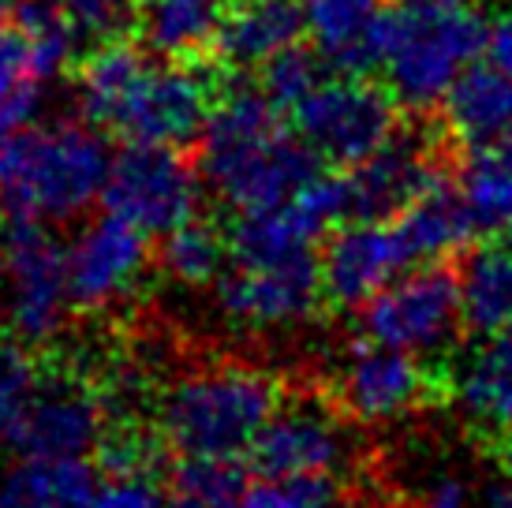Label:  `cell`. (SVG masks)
<instances>
[{
	"mask_svg": "<svg viewBox=\"0 0 512 508\" xmlns=\"http://www.w3.org/2000/svg\"><path fill=\"white\" fill-rule=\"evenodd\" d=\"M307 30L303 0H236L225 8L214 57L225 68H255L299 42Z\"/></svg>",
	"mask_w": 512,
	"mask_h": 508,
	"instance_id": "cell-18",
	"label": "cell"
},
{
	"mask_svg": "<svg viewBox=\"0 0 512 508\" xmlns=\"http://www.w3.org/2000/svg\"><path fill=\"white\" fill-rule=\"evenodd\" d=\"M329 400L348 423H389L415 411L449 408V355H415L359 337L333 370Z\"/></svg>",
	"mask_w": 512,
	"mask_h": 508,
	"instance_id": "cell-5",
	"label": "cell"
},
{
	"mask_svg": "<svg viewBox=\"0 0 512 508\" xmlns=\"http://www.w3.org/2000/svg\"><path fill=\"white\" fill-rule=\"evenodd\" d=\"M486 19L471 0H385L374 53L393 98L408 109L438 105L449 86L483 57Z\"/></svg>",
	"mask_w": 512,
	"mask_h": 508,
	"instance_id": "cell-4",
	"label": "cell"
},
{
	"mask_svg": "<svg viewBox=\"0 0 512 508\" xmlns=\"http://www.w3.org/2000/svg\"><path fill=\"white\" fill-rule=\"evenodd\" d=\"M113 154L94 127H27L0 142V221L72 225L101 202Z\"/></svg>",
	"mask_w": 512,
	"mask_h": 508,
	"instance_id": "cell-3",
	"label": "cell"
},
{
	"mask_svg": "<svg viewBox=\"0 0 512 508\" xmlns=\"http://www.w3.org/2000/svg\"><path fill=\"white\" fill-rule=\"evenodd\" d=\"M393 228H397L412 266L456 258L464 247L479 240L475 228H471L468 206L460 198V184H453V176L427 187L408 210H400L393 217Z\"/></svg>",
	"mask_w": 512,
	"mask_h": 508,
	"instance_id": "cell-19",
	"label": "cell"
},
{
	"mask_svg": "<svg viewBox=\"0 0 512 508\" xmlns=\"http://www.w3.org/2000/svg\"><path fill=\"white\" fill-rule=\"evenodd\" d=\"M385 0H303L307 34L337 75H370L378 68L374 27Z\"/></svg>",
	"mask_w": 512,
	"mask_h": 508,
	"instance_id": "cell-21",
	"label": "cell"
},
{
	"mask_svg": "<svg viewBox=\"0 0 512 508\" xmlns=\"http://www.w3.org/2000/svg\"><path fill=\"white\" fill-rule=\"evenodd\" d=\"M30 389H34V374L30 363L15 352L8 340L0 337V438L12 434L19 411L27 404Z\"/></svg>",
	"mask_w": 512,
	"mask_h": 508,
	"instance_id": "cell-30",
	"label": "cell"
},
{
	"mask_svg": "<svg viewBox=\"0 0 512 508\" xmlns=\"http://www.w3.org/2000/svg\"><path fill=\"white\" fill-rule=\"evenodd\" d=\"M498 240H505V243H509V247H512V221H509V225H505V228H501V236H498Z\"/></svg>",
	"mask_w": 512,
	"mask_h": 508,
	"instance_id": "cell-40",
	"label": "cell"
},
{
	"mask_svg": "<svg viewBox=\"0 0 512 508\" xmlns=\"http://www.w3.org/2000/svg\"><path fill=\"white\" fill-rule=\"evenodd\" d=\"M232 68L217 60L206 68L202 60H169L150 64L128 83L124 94L101 113L98 127L120 135L124 142H154V146H187L202 135L206 116L217 94L225 90Z\"/></svg>",
	"mask_w": 512,
	"mask_h": 508,
	"instance_id": "cell-7",
	"label": "cell"
},
{
	"mask_svg": "<svg viewBox=\"0 0 512 508\" xmlns=\"http://www.w3.org/2000/svg\"><path fill=\"white\" fill-rule=\"evenodd\" d=\"M412 269L393 221H344L318 247L322 299L333 311H359L385 284Z\"/></svg>",
	"mask_w": 512,
	"mask_h": 508,
	"instance_id": "cell-16",
	"label": "cell"
},
{
	"mask_svg": "<svg viewBox=\"0 0 512 508\" xmlns=\"http://www.w3.org/2000/svg\"><path fill=\"white\" fill-rule=\"evenodd\" d=\"M75 314L68 243L49 225L4 221L0 228V318L19 344L45 348Z\"/></svg>",
	"mask_w": 512,
	"mask_h": 508,
	"instance_id": "cell-6",
	"label": "cell"
},
{
	"mask_svg": "<svg viewBox=\"0 0 512 508\" xmlns=\"http://www.w3.org/2000/svg\"><path fill=\"white\" fill-rule=\"evenodd\" d=\"M225 19L221 0H139L135 27L146 53L161 60H202Z\"/></svg>",
	"mask_w": 512,
	"mask_h": 508,
	"instance_id": "cell-23",
	"label": "cell"
},
{
	"mask_svg": "<svg viewBox=\"0 0 512 508\" xmlns=\"http://www.w3.org/2000/svg\"><path fill=\"white\" fill-rule=\"evenodd\" d=\"M359 329L367 340L404 348L415 355H453V340L464 333L460 273L456 258L427 262L415 273H400L374 299L359 307Z\"/></svg>",
	"mask_w": 512,
	"mask_h": 508,
	"instance_id": "cell-8",
	"label": "cell"
},
{
	"mask_svg": "<svg viewBox=\"0 0 512 508\" xmlns=\"http://www.w3.org/2000/svg\"><path fill=\"white\" fill-rule=\"evenodd\" d=\"M292 127L322 161L352 169L397 135V98L367 75H337L292 109Z\"/></svg>",
	"mask_w": 512,
	"mask_h": 508,
	"instance_id": "cell-10",
	"label": "cell"
},
{
	"mask_svg": "<svg viewBox=\"0 0 512 508\" xmlns=\"http://www.w3.org/2000/svg\"><path fill=\"white\" fill-rule=\"evenodd\" d=\"M101 467L105 471H154L157 467V445L139 430H109L101 441Z\"/></svg>",
	"mask_w": 512,
	"mask_h": 508,
	"instance_id": "cell-32",
	"label": "cell"
},
{
	"mask_svg": "<svg viewBox=\"0 0 512 508\" xmlns=\"http://www.w3.org/2000/svg\"><path fill=\"white\" fill-rule=\"evenodd\" d=\"M240 486L243 479L232 460H184L165 508H228Z\"/></svg>",
	"mask_w": 512,
	"mask_h": 508,
	"instance_id": "cell-26",
	"label": "cell"
},
{
	"mask_svg": "<svg viewBox=\"0 0 512 508\" xmlns=\"http://www.w3.org/2000/svg\"><path fill=\"white\" fill-rule=\"evenodd\" d=\"M441 105H445V135L468 154L483 150L512 127V79L490 64L468 68L449 86Z\"/></svg>",
	"mask_w": 512,
	"mask_h": 508,
	"instance_id": "cell-22",
	"label": "cell"
},
{
	"mask_svg": "<svg viewBox=\"0 0 512 508\" xmlns=\"http://www.w3.org/2000/svg\"><path fill=\"white\" fill-rule=\"evenodd\" d=\"M38 113H42V83H27L12 94H0V142L34 127Z\"/></svg>",
	"mask_w": 512,
	"mask_h": 508,
	"instance_id": "cell-33",
	"label": "cell"
},
{
	"mask_svg": "<svg viewBox=\"0 0 512 508\" xmlns=\"http://www.w3.org/2000/svg\"><path fill=\"white\" fill-rule=\"evenodd\" d=\"M202 172L180 154V146L128 142L109 161L101 206L146 236H169L172 228L199 217Z\"/></svg>",
	"mask_w": 512,
	"mask_h": 508,
	"instance_id": "cell-9",
	"label": "cell"
},
{
	"mask_svg": "<svg viewBox=\"0 0 512 508\" xmlns=\"http://www.w3.org/2000/svg\"><path fill=\"white\" fill-rule=\"evenodd\" d=\"M228 236H221L210 221L191 217L187 225L172 228L169 236H161V273L172 284H180L187 292H202V288H214L221 281V273L228 269Z\"/></svg>",
	"mask_w": 512,
	"mask_h": 508,
	"instance_id": "cell-24",
	"label": "cell"
},
{
	"mask_svg": "<svg viewBox=\"0 0 512 508\" xmlns=\"http://www.w3.org/2000/svg\"><path fill=\"white\" fill-rule=\"evenodd\" d=\"M453 374V400L464 415V426L475 438L490 445L501 430L512 426V337L494 333L479 337L468 352L449 355Z\"/></svg>",
	"mask_w": 512,
	"mask_h": 508,
	"instance_id": "cell-17",
	"label": "cell"
},
{
	"mask_svg": "<svg viewBox=\"0 0 512 508\" xmlns=\"http://www.w3.org/2000/svg\"><path fill=\"white\" fill-rule=\"evenodd\" d=\"M15 12V0H0V23H4V15Z\"/></svg>",
	"mask_w": 512,
	"mask_h": 508,
	"instance_id": "cell-39",
	"label": "cell"
},
{
	"mask_svg": "<svg viewBox=\"0 0 512 508\" xmlns=\"http://www.w3.org/2000/svg\"><path fill=\"white\" fill-rule=\"evenodd\" d=\"M464 333L494 337L512 325V247L498 236L456 254Z\"/></svg>",
	"mask_w": 512,
	"mask_h": 508,
	"instance_id": "cell-20",
	"label": "cell"
},
{
	"mask_svg": "<svg viewBox=\"0 0 512 508\" xmlns=\"http://www.w3.org/2000/svg\"><path fill=\"white\" fill-rule=\"evenodd\" d=\"M486 452H490V460L498 464L501 475L512 482V426H509V430H501L498 438L486 445Z\"/></svg>",
	"mask_w": 512,
	"mask_h": 508,
	"instance_id": "cell-36",
	"label": "cell"
},
{
	"mask_svg": "<svg viewBox=\"0 0 512 508\" xmlns=\"http://www.w3.org/2000/svg\"><path fill=\"white\" fill-rule=\"evenodd\" d=\"M483 57L490 68L505 71L512 79V12H501L490 19L486 27V45H483Z\"/></svg>",
	"mask_w": 512,
	"mask_h": 508,
	"instance_id": "cell-34",
	"label": "cell"
},
{
	"mask_svg": "<svg viewBox=\"0 0 512 508\" xmlns=\"http://www.w3.org/2000/svg\"><path fill=\"white\" fill-rule=\"evenodd\" d=\"M483 508H512V486H490Z\"/></svg>",
	"mask_w": 512,
	"mask_h": 508,
	"instance_id": "cell-37",
	"label": "cell"
},
{
	"mask_svg": "<svg viewBox=\"0 0 512 508\" xmlns=\"http://www.w3.org/2000/svg\"><path fill=\"white\" fill-rule=\"evenodd\" d=\"M109 434V408L86 381L53 378L34 385L8 441L34 460H86Z\"/></svg>",
	"mask_w": 512,
	"mask_h": 508,
	"instance_id": "cell-15",
	"label": "cell"
},
{
	"mask_svg": "<svg viewBox=\"0 0 512 508\" xmlns=\"http://www.w3.org/2000/svg\"><path fill=\"white\" fill-rule=\"evenodd\" d=\"M27 83H42L34 68V42L19 23H0V94H12Z\"/></svg>",
	"mask_w": 512,
	"mask_h": 508,
	"instance_id": "cell-31",
	"label": "cell"
},
{
	"mask_svg": "<svg viewBox=\"0 0 512 508\" xmlns=\"http://www.w3.org/2000/svg\"><path fill=\"white\" fill-rule=\"evenodd\" d=\"M154 471H105L86 460L19 456L0 479V508H165Z\"/></svg>",
	"mask_w": 512,
	"mask_h": 508,
	"instance_id": "cell-11",
	"label": "cell"
},
{
	"mask_svg": "<svg viewBox=\"0 0 512 508\" xmlns=\"http://www.w3.org/2000/svg\"><path fill=\"white\" fill-rule=\"evenodd\" d=\"M483 150H494V154L505 157V161H509V165H512V127H509V131H505V135H501L498 142H490V146H483Z\"/></svg>",
	"mask_w": 512,
	"mask_h": 508,
	"instance_id": "cell-38",
	"label": "cell"
},
{
	"mask_svg": "<svg viewBox=\"0 0 512 508\" xmlns=\"http://www.w3.org/2000/svg\"><path fill=\"white\" fill-rule=\"evenodd\" d=\"M217 288V311L232 329L243 333H277L311 322L322 299L318 251L288 262H228Z\"/></svg>",
	"mask_w": 512,
	"mask_h": 508,
	"instance_id": "cell-14",
	"label": "cell"
},
{
	"mask_svg": "<svg viewBox=\"0 0 512 508\" xmlns=\"http://www.w3.org/2000/svg\"><path fill=\"white\" fill-rule=\"evenodd\" d=\"M281 381L251 363L187 370L157 396V438L180 460H243L281 408Z\"/></svg>",
	"mask_w": 512,
	"mask_h": 508,
	"instance_id": "cell-2",
	"label": "cell"
},
{
	"mask_svg": "<svg viewBox=\"0 0 512 508\" xmlns=\"http://www.w3.org/2000/svg\"><path fill=\"white\" fill-rule=\"evenodd\" d=\"M348 419L329 396L281 400L251 449V464L266 479H341L352 467Z\"/></svg>",
	"mask_w": 512,
	"mask_h": 508,
	"instance_id": "cell-13",
	"label": "cell"
},
{
	"mask_svg": "<svg viewBox=\"0 0 512 508\" xmlns=\"http://www.w3.org/2000/svg\"><path fill=\"white\" fill-rule=\"evenodd\" d=\"M322 53L318 49H303V45H288L277 57L262 64V94L277 105V109H296L299 101L322 83Z\"/></svg>",
	"mask_w": 512,
	"mask_h": 508,
	"instance_id": "cell-27",
	"label": "cell"
},
{
	"mask_svg": "<svg viewBox=\"0 0 512 508\" xmlns=\"http://www.w3.org/2000/svg\"><path fill=\"white\" fill-rule=\"evenodd\" d=\"M262 90L228 75L199 135V172L228 210L251 213L296 198L322 172V157L285 131Z\"/></svg>",
	"mask_w": 512,
	"mask_h": 508,
	"instance_id": "cell-1",
	"label": "cell"
},
{
	"mask_svg": "<svg viewBox=\"0 0 512 508\" xmlns=\"http://www.w3.org/2000/svg\"><path fill=\"white\" fill-rule=\"evenodd\" d=\"M341 479H262L243 482L228 508H333Z\"/></svg>",
	"mask_w": 512,
	"mask_h": 508,
	"instance_id": "cell-28",
	"label": "cell"
},
{
	"mask_svg": "<svg viewBox=\"0 0 512 508\" xmlns=\"http://www.w3.org/2000/svg\"><path fill=\"white\" fill-rule=\"evenodd\" d=\"M75 34H90V38H113L116 30L128 19H135V4L139 0H57Z\"/></svg>",
	"mask_w": 512,
	"mask_h": 508,
	"instance_id": "cell-29",
	"label": "cell"
},
{
	"mask_svg": "<svg viewBox=\"0 0 512 508\" xmlns=\"http://www.w3.org/2000/svg\"><path fill=\"white\" fill-rule=\"evenodd\" d=\"M154 266V243L116 213L86 221L68 243V281L75 311L116 314L139 299Z\"/></svg>",
	"mask_w": 512,
	"mask_h": 508,
	"instance_id": "cell-12",
	"label": "cell"
},
{
	"mask_svg": "<svg viewBox=\"0 0 512 508\" xmlns=\"http://www.w3.org/2000/svg\"><path fill=\"white\" fill-rule=\"evenodd\" d=\"M460 198L479 240L501 236V228L512 221V165L494 150H471L460 172Z\"/></svg>",
	"mask_w": 512,
	"mask_h": 508,
	"instance_id": "cell-25",
	"label": "cell"
},
{
	"mask_svg": "<svg viewBox=\"0 0 512 508\" xmlns=\"http://www.w3.org/2000/svg\"><path fill=\"white\" fill-rule=\"evenodd\" d=\"M419 508H468V486L456 475H441L423 490Z\"/></svg>",
	"mask_w": 512,
	"mask_h": 508,
	"instance_id": "cell-35",
	"label": "cell"
}]
</instances>
